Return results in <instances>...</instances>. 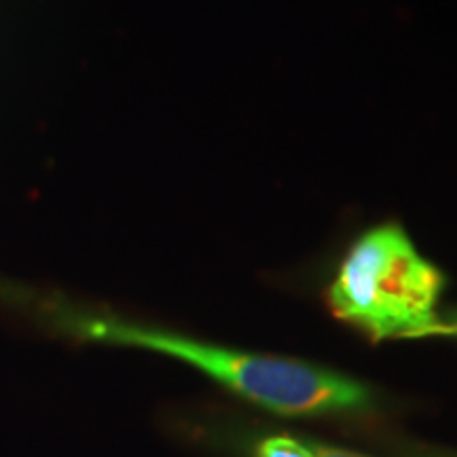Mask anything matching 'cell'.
Listing matches in <instances>:
<instances>
[{"instance_id":"2","label":"cell","mask_w":457,"mask_h":457,"mask_svg":"<svg viewBox=\"0 0 457 457\" xmlns=\"http://www.w3.org/2000/svg\"><path fill=\"white\" fill-rule=\"evenodd\" d=\"M445 273L417 250L407 228L381 222L347 245L327 288L330 312L370 341L432 337Z\"/></svg>"},{"instance_id":"3","label":"cell","mask_w":457,"mask_h":457,"mask_svg":"<svg viewBox=\"0 0 457 457\" xmlns=\"http://www.w3.org/2000/svg\"><path fill=\"white\" fill-rule=\"evenodd\" d=\"M254 457H316L313 445L293 436H270L259 443Z\"/></svg>"},{"instance_id":"1","label":"cell","mask_w":457,"mask_h":457,"mask_svg":"<svg viewBox=\"0 0 457 457\" xmlns=\"http://www.w3.org/2000/svg\"><path fill=\"white\" fill-rule=\"evenodd\" d=\"M41 313L57 333L74 339L145 347L179 358L227 390L279 415L362 413L375 403L367 384L320 364L216 345L57 299L43 301Z\"/></svg>"},{"instance_id":"4","label":"cell","mask_w":457,"mask_h":457,"mask_svg":"<svg viewBox=\"0 0 457 457\" xmlns=\"http://www.w3.org/2000/svg\"><path fill=\"white\" fill-rule=\"evenodd\" d=\"M432 337H451V339H457V307L438 313Z\"/></svg>"},{"instance_id":"5","label":"cell","mask_w":457,"mask_h":457,"mask_svg":"<svg viewBox=\"0 0 457 457\" xmlns=\"http://www.w3.org/2000/svg\"><path fill=\"white\" fill-rule=\"evenodd\" d=\"M313 445V453L316 457H364L358 453H352V451H343V449H333V447H324V445Z\"/></svg>"}]
</instances>
